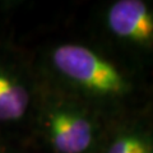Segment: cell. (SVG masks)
Returning <instances> with one entry per match:
<instances>
[{
	"mask_svg": "<svg viewBox=\"0 0 153 153\" xmlns=\"http://www.w3.org/2000/svg\"><path fill=\"white\" fill-rule=\"evenodd\" d=\"M45 80L89 106L117 103L133 91L129 75L88 45L61 42L46 56Z\"/></svg>",
	"mask_w": 153,
	"mask_h": 153,
	"instance_id": "cell-1",
	"label": "cell"
},
{
	"mask_svg": "<svg viewBox=\"0 0 153 153\" xmlns=\"http://www.w3.org/2000/svg\"><path fill=\"white\" fill-rule=\"evenodd\" d=\"M32 123L50 153H96L102 128L92 106L41 80Z\"/></svg>",
	"mask_w": 153,
	"mask_h": 153,
	"instance_id": "cell-2",
	"label": "cell"
},
{
	"mask_svg": "<svg viewBox=\"0 0 153 153\" xmlns=\"http://www.w3.org/2000/svg\"><path fill=\"white\" fill-rule=\"evenodd\" d=\"M40 85L25 61L0 45V133L32 121Z\"/></svg>",
	"mask_w": 153,
	"mask_h": 153,
	"instance_id": "cell-3",
	"label": "cell"
},
{
	"mask_svg": "<svg viewBox=\"0 0 153 153\" xmlns=\"http://www.w3.org/2000/svg\"><path fill=\"white\" fill-rule=\"evenodd\" d=\"M107 31L128 46L153 50V8L143 0H116L105 13Z\"/></svg>",
	"mask_w": 153,
	"mask_h": 153,
	"instance_id": "cell-4",
	"label": "cell"
},
{
	"mask_svg": "<svg viewBox=\"0 0 153 153\" xmlns=\"http://www.w3.org/2000/svg\"><path fill=\"white\" fill-rule=\"evenodd\" d=\"M100 153H153V135L139 125L121 126L102 140Z\"/></svg>",
	"mask_w": 153,
	"mask_h": 153,
	"instance_id": "cell-5",
	"label": "cell"
},
{
	"mask_svg": "<svg viewBox=\"0 0 153 153\" xmlns=\"http://www.w3.org/2000/svg\"><path fill=\"white\" fill-rule=\"evenodd\" d=\"M0 153H17L13 149V147L5 140L4 134L1 133H0Z\"/></svg>",
	"mask_w": 153,
	"mask_h": 153,
	"instance_id": "cell-6",
	"label": "cell"
}]
</instances>
